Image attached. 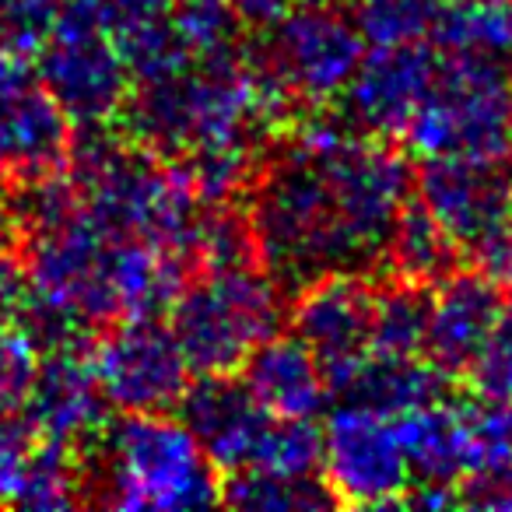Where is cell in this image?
<instances>
[{"instance_id": "cell-1", "label": "cell", "mask_w": 512, "mask_h": 512, "mask_svg": "<svg viewBox=\"0 0 512 512\" xmlns=\"http://www.w3.org/2000/svg\"><path fill=\"white\" fill-rule=\"evenodd\" d=\"M411 190L404 151L348 120L316 116L256 176L246 214L256 256L278 285L365 274L386 260Z\"/></svg>"}, {"instance_id": "cell-2", "label": "cell", "mask_w": 512, "mask_h": 512, "mask_svg": "<svg viewBox=\"0 0 512 512\" xmlns=\"http://www.w3.org/2000/svg\"><path fill=\"white\" fill-rule=\"evenodd\" d=\"M288 102L260 60L228 46L176 74L141 81L127 95L123 116L148 151L186 158L193 151L253 148L256 130L278 120Z\"/></svg>"}, {"instance_id": "cell-3", "label": "cell", "mask_w": 512, "mask_h": 512, "mask_svg": "<svg viewBox=\"0 0 512 512\" xmlns=\"http://www.w3.org/2000/svg\"><path fill=\"white\" fill-rule=\"evenodd\" d=\"M71 176L85 218L109 239H141L183 249L200 218V193L183 165H165L148 148H120L88 137L74 151Z\"/></svg>"}, {"instance_id": "cell-4", "label": "cell", "mask_w": 512, "mask_h": 512, "mask_svg": "<svg viewBox=\"0 0 512 512\" xmlns=\"http://www.w3.org/2000/svg\"><path fill=\"white\" fill-rule=\"evenodd\" d=\"M221 470L172 411L123 414L102 428L99 502L113 509H204L221 502Z\"/></svg>"}, {"instance_id": "cell-5", "label": "cell", "mask_w": 512, "mask_h": 512, "mask_svg": "<svg viewBox=\"0 0 512 512\" xmlns=\"http://www.w3.org/2000/svg\"><path fill=\"white\" fill-rule=\"evenodd\" d=\"M414 158H474L505 165L512 155V78L502 60L481 53L439 57L432 92L407 120Z\"/></svg>"}, {"instance_id": "cell-6", "label": "cell", "mask_w": 512, "mask_h": 512, "mask_svg": "<svg viewBox=\"0 0 512 512\" xmlns=\"http://www.w3.org/2000/svg\"><path fill=\"white\" fill-rule=\"evenodd\" d=\"M278 327L281 292L264 264L200 271L169 309V330L193 376L239 372L249 351Z\"/></svg>"}, {"instance_id": "cell-7", "label": "cell", "mask_w": 512, "mask_h": 512, "mask_svg": "<svg viewBox=\"0 0 512 512\" xmlns=\"http://www.w3.org/2000/svg\"><path fill=\"white\" fill-rule=\"evenodd\" d=\"M267 29L271 32L256 50V60L288 99L309 102V106L341 99L365 53L362 36L351 15L341 11V4L299 0Z\"/></svg>"}, {"instance_id": "cell-8", "label": "cell", "mask_w": 512, "mask_h": 512, "mask_svg": "<svg viewBox=\"0 0 512 512\" xmlns=\"http://www.w3.org/2000/svg\"><path fill=\"white\" fill-rule=\"evenodd\" d=\"M36 74L67 113L71 127L85 130H99L123 113L134 85L116 39L64 4L57 25L36 53Z\"/></svg>"}, {"instance_id": "cell-9", "label": "cell", "mask_w": 512, "mask_h": 512, "mask_svg": "<svg viewBox=\"0 0 512 512\" xmlns=\"http://www.w3.org/2000/svg\"><path fill=\"white\" fill-rule=\"evenodd\" d=\"M320 477L341 505H397L414 488L397 421L341 400L323 425Z\"/></svg>"}, {"instance_id": "cell-10", "label": "cell", "mask_w": 512, "mask_h": 512, "mask_svg": "<svg viewBox=\"0 0 512 512\" xmlns=\"http://www.w3.org/2000/svg\"><path fill=\"white\" fill-rule=\"evenodd\" d=\"M88 362L106 404L120 414L176 411L193 379L165 320H113Z\"/></svg>"}, {"instance_id": "cell-11", "label": "cell", "mask_w": 512, "mask_h": 512, "mask_svg": "<svg viewBox=\"0 0 512 512\" xmlns=\"http://www.w3.org/2000/svg\"><path fill=\"white\" fill-rule=\"evenodd\" d=\"M292 334L323 365L330 390L341 393L372 355V285L362 274H327L302 285Z\"/></svg>"}, {"instance_id": "cell-12", "label": "cell", "mask_w": 512, "mask_h": 512, "mask_svg": "<svg viewBox=\"0 0 512 512\" xmlns=\"http://www.w3.org/2000/svg\"><path fill=\"white\" fill-rule=\"evenodd\" d=\"M414 200L453 242L456 256H467L484 235L512 221V190L505 165L474 158H432L414 176Z\"/></svg>"}, {"instance_id": "cell-13", "label": "cell", "mask_w": 512, "mask_h": 512, "mask_svg": "<svg viewBox=\"0 0 512 512\" xmlns=\"http://www.w3.org/2000/svg\"><path fill=\"white\" fill-rule=\"evenodd\" d=\"M439 53L418 46H369L341 92L348 123L372 137H400L432 92Z\"/></svg>"}, {"instance_id": "cell-14", "label": "cell", "mask_w": 512, "mask_h": 512, "mask_svg": "<svg viewBox=\"0 0 512 512\" xmlns=\"http://www.w3.org/2000/svg\"><path fill=\"white\" fill-rule=\"evenodd\" d=\"M176 414L197 435V442L221 474H239V470L253 467L260 442L274 421L249 397L235 372L193 376L179 397Z\"/></svg>"}, {"instance_id": "cell-15", "label": "cell", "mask_w": 512, "mask_h": 512, "mask_svg": "<svg viewBox=\"0 0 512 512\" xmlns=\"http://www.w3.org/2000/svg\"><path fill=\"white\" fill-rule=\"evenodd\" d=\"M502 313V292L477 271H446L428 292L425 355L446 376H463L477 362Z\"/></svg>"}, {"instance_id": "cell-16", "label": "cell", "mask_w": 512, "mask_h": 512, "mask_svg": "<svg viewBox=\"0 0 512 512\" xmlns=\"http://www.w3.org/2000/svg\"><path fill=\"white\" fill-rule=\"evenodd\" d=\"M22 414L39 439L78 446L99 435L106 428L109 404L88 355H81L78 348H53L50 355H43Z\"/></svg>"}, {"instance_id": "cell-17", "label": "cell", "mask_w": 512, "mask_h": 512, "mask_svg": "<svg viewBox=\"0 0 512 512\" xmlns=\"http://www.w3.org/2000/svg\"><path fill=\"white\" fill-rule=\"evenodd\" d=\"M235 376L271 418H316L334 393L323 365L295 334H271L260 341Z\"/></svg>"}, {"instance_id": "cell-18", "label": "cell", "mask_w": 512, "mask_h": 512, "mask_svg": "<svg viewBox=\"0 0 512 512\" xmlns=\"http://www.w3.org/2000/svg\"><path fill=\"white\" fill-rule=\"evenodd\" d=\"M397 435L411 467L414 488H460L463 477L474 470V428H470V404H453L439 397L418 411L400 414Z\"/></svg>"}, {"instance_id": "cell-19", "label": "cell", "mask_w": 512, "mask_h": 512, "mask_svg": "<svg viewBox=\"0 0 512 512\" xmlns=\"http://www.w3.org/2000/svg\"><path fill=\"white\" fill-rule=\"evenodd\" d=\"M71 151V120L43 81L0 95V172L32 176L60 169Z\"/></svg>"}, {"instance_id": "cell-20", "label": "cell", "mask_w": 512, "mask_h": 512, "mask_svg": "<svg viewBox=\"0 0 512 512\" xmlns=\"http://www.w3.org/2000/svg\"><path fill=\"white\" fill-rule=\"evenodd\" d=\"M446 379V372L421 355H369L341 397L372 407L386 418H400L446 397Z\"/></svg>"}, {"instance_id": "cell-21", "label": "cell", "mask_w": 512, "mask_h": 512, "mask_svg": "<svg viewBox=\"0 0 512 512\" xmlns=\"http://www.w3.org/2000/svg\"><path fill=\"white\" fill-rule=\"evenodd\" d=\"M432 43L446 53L512 57V0H446Z\"/></svg>"}, {"instance_id": "cell-22", "label": "cell", "mask_w": 512, "mask_h": 512, "mask_svg": "<svg viewBox=\"0 0 512 512\" xmlns=\"http://www.w3.org/2000/svg\"><path fill=\"white\" fill-rule=\"evenodd\" d=\"M428 330V285L397 278L372 288V355H421Z\"/></svg>"}, {"instance_id": "cell-23", "label": "cell", "mask_w": 512, "mask_h": 512, "mask_svg": "<svg viewBox=\"0 0 512 512\" xmlns=\"http://www.w3.org/2000/svg\"><path fill=\"white\" fill-rule=\"evenodd\" d=\"M81 491H85V477H81V460L74 446L57 439H36L11 505L43 512L74 509L81 502Z\"/></svg>"}, {"instance_id": "cell-24", "label": "cell", "mask_w": 512, "mask_h": 512, "mask_svg": "<svg viewBox=\"0 0 512 512\" xmlns=\"http://www.w3.org/2000/svg\"><path fill=\"white\" fill-rule=\"evenodd\" d=\"M453 256H456L453 242L439 232V225L428 218V211L414 200L411 190V200L400 211L390 235V246H386V260L393 264L397 278L432 285L446 271H453Z\"/></svg>"}, {"instance_id": "cell-25", "label": "cell", "mask_w": 512, "mask_h": 512, "mask_svg": "<svg viewBox=\"0 0 512 512\" xmlns=\"http://www.w3.org/2000/svg\"><path fill=\"white\" fill-rule=\"evenodd\" d=\"M221 502L256 512H306L334 505V495L327 491L320 474L281 477L260 474V470H239V474H228V481L221 484Z\"/></svg>"}, {"instance_id": "cell-26", "label": "cell", "mask_w": 512, "mask_h": 512, "mask_svg": "<svg viewBox=\"0 0 512 512\" xmlns=\"http://www.w3.org/2000/svg\"><path fill=\"white\" fill-rule=\"evenodd\" d=\"M446 0H355L358 36L365 46L432 43Z\"/></svg>"}, {"instance_id": "cell-27", "label": "cell", "mask_w": 512, "mask_h": 512, "mask_svg": "<svg viewBox=\"0 0 512 512\" xmlns=\"http://www.w3.org/2000/svg\"><path fill=\"white\" fill-rule=\"evenodd\" d=\"M190 264L200 267V271L260 264L253 232H249V218L235 214L228 204H214L211 211H200L190 235Z\"/></svg>"}, {"instance_id": "cell-28", "label": "cell", "mask_w": 512, "mask_h": 512, "mask_svg": "<svg viewBox=\"0 0 512 512\" xmlns=\"http://www.w3.org/2000/svg\"><path fill=\"white\" fill-rule=\"evenodd\" d=\"M43 344L15 316H0V414H22L36 383Z\"/></svg>"}, {"instance_id": "cell-29", "label": "cell", "mask_w": 512, "mask_h": 512, "mask_svg": "<svg viewBox=\"0 0 512 512\" xmlns=\"http://www.w3.org/2000/svg\"><path fill=\"white\" fill-rule=\"evenodd\" d=\"M474 379V390L481 400L495 404H512V299L502 302L495 327L484 341L477 362L467 372Z\"/></svg>"}, {"instance_id": "cell-30", "label": "cell", "mask_w": 512, "mask_h": 512, "mask_svg": "<svg viewBox=\"0 0 512 512\" xmlns=\"http://www.w3.org/2000/svg\"><path fill=\"white\" fill-rule=\"evenodd\" d=\"M60 0H0V46L36 57L53 32Z\"/></svg>"}, {"instance_id": "cell-31", "label": "cell", "mask_w": 512, "mask_h": 512, "mask_svg": "<svg viewBox=\"0 0 512 512\" xmlns=\"http://www.w3.org/2000/svg\"><path fill=\"white\" fill-rule=\"evenodd\" d=\"M39 435L18 414H0V505H11Z\"/></svg>"}, {"instance_id": "cell-32", "label": "cell", "mask_w": 512, "mask_h": 512, "mask_svg": "<svg viewBox=\"0 0 512 512\" xmlns=\"http://www.w3.org/2000/svg\"><path fill=\"white\" fill-rule=\"evenodd\" d=\"M467 260L484 281L498 288V292L512 295V221L498 225L491 235H484L474 249H467Z\"/></svg>"}, {"instance_id": "cell-33", "label": "cell", "mask_w": 512, "mask_h": 512, "mask_svg": "<svg viewBox=\"0 0 512 512\" xmlns=\"http://www.w3.org/2000/svg\"><path fill=\"white\" fill-rule=\"evenodd\" d=\"M292 4H299V0H228V8L235 11V18L239 22H249V25H271L274 18L285 15Z\"/></svg>"}, {"instance_id": "cell-34", "label": "cell", "mask_w": 512, "mask_h": 512, "mask_svg": "<svg viewBox=\"0 0 512 512\" xmlns=\"http://www.w3.org/2000/svg\"><path fill=\"white\" fill-rule=\"evenodd\" d=\"M18 295H22V264H15V256H8L0 239V316L15 313Z\"/></svg>"}, {"instance_id": "cell-35", "label": "cell", "mask_w": 512, "mask_h": 512, "mask_svg": "<svg viewBox=\"0 0 512 512\" xmlns=\"http://www.w3.org/2000/svg\"><path fill=\"white\" fill-rule=\"evenodd\" d=\"M330 4H344V0H330Z\"/></svg>"}, {"instance_id": "cell-36", "label": "cell", "mask_w": 512, "mask_h": 512, "mask_svg": "<svg viewBox=\"0 0 512 512\" xmlns=\"http://www.w3.org/2000/svg\"><path fill=\"white\" fill-rule=\"evenodd\" d=\"M509 190H512V179H509Z\"/></svg>"}]
</instances>
